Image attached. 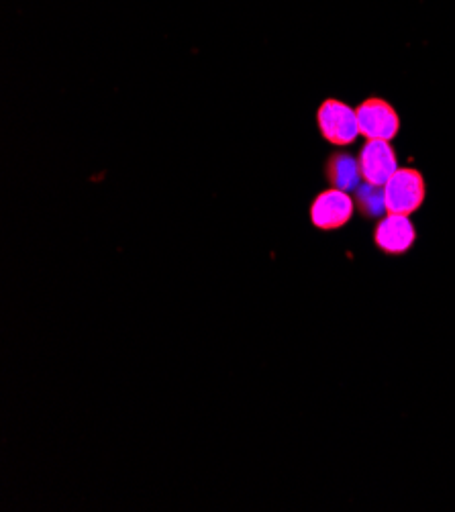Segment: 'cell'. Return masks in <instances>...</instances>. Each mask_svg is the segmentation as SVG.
<instances>
[{
	"label": "cell",
	"instance_id": "cell-1",
	"mask_svg": "<svg viewBox=\"0 0 455 512\" xmlns=\"http://www.w3.org/2000/svg\"><path fill=\"white\" fill-rule=\"evenodd\" d=\"M386 209L390 215L411 217L417 213L427 198V182L417 168H398L384 184Z\"/></svg>",
	"mask_w": 455,
	"mask_h": 512
},
{
	"label": "cell",
	"instance_id": "cell-2",
	"mask_svg": "<svg viewBox=\"0 0 455 512\" xmlns=\"http://www.w3.org/2000/svg\"><path fill=\"white\" fill-rule=\"evenodd\" d=\"M317 127L321 137L335 147H347L360 137L356 111L339 98H325L321 102L317 109Z\"/></svg>",
	"mask_w": 455,
	"mask_h": 512
},
{
	"label": "cell",
	"instance_id": "cell-3",
	"mask_svg": "<svg viewBox=\"0 0 455 512\" xmlns=\"http://www.w3.org/2000/svg\"><path fill=\"white\" fill-rule=\"evenodd\" d=\"M360 135L366 139L392 141L400 131V115L388 100L380 96L366 98L356 109Z\"/></svg>",
	"mask_w": 455,
	"mask_h": 512
},
{
	"label": "cell",
	"instance_id": "cell-4",
	"mask_svg": "<svg viewBox=\"0 0 455 512\" xmlns=\"http://www.w3.org/2000/svg\"><path fill=\"white\" fill-rule=\"evenodd\" d=\"M353 215H356L353 196L339 188L319 192L311 204V223L319 231H337L345 227L353 219Z\"/></svg>",
	"mask_w": 455,
	"mask_h": 512
},
{
	"label": "cell",
	"instance_id": "cell-5",
	"mask_svg": "<svg viewBox=\"0 0 455 512\" xmlns=\"http://www.w3.org/2000/svg\"><path fill=\"white\" fill-rule=\"evenodd\" d=\"M358 164L362 180L372 186H384L398 170L396 151L384 139H368L358 153Z\"/></svg>",
	"mask_w": 455,
	"mask_h": 512
},
{
	"label": "cell",
	"instance_id": "cell-6",
	"mask_svg": "<svg viewBox=\"0 0 455 512\" xmlns=\"http://www.w3.org/2000/svg\"><path fill=\"white\" fill-rule=\"evenodd\" d=\"M417 241V227L411 217L386 215L374 229V243L386 255H404L413 249Z\"/></svg>",
	"mask_w": 455,
	"mask_h": 512
},
{
	"label": "cell",
	"instance_id": "cell-7",
	"mask_svg": "<svg viewBox=\"0 0 455 512\" xmlns=\"http://www.w3.org/2000/svg\"><path fill=\"white\" fill-rule=\"evenodd\" d=\"M323 176L331 188H339L343 192H353L364 182L358 158H353L345 149L331 153L323 166Z\"/></svg>",
	"mask_w": 455,
	"mask_h": 512
},
{
	"label": "cell",
	"instance_id": "cell-8",
	"mask_svg": "<svg viewBox=\"0 0 455 512\" xmlns=\"http://www.w3.org/2000/svg\"><path fill=\"white\" fill-rule=\"evenodd\" d=\"M353 204H356V213L366 221H376L388 215L384 186H372L368 182L360 184L353 190Z\"/></svg>",
	"mask_w": 455,
	"mask_h": 512
}]
</instances>
